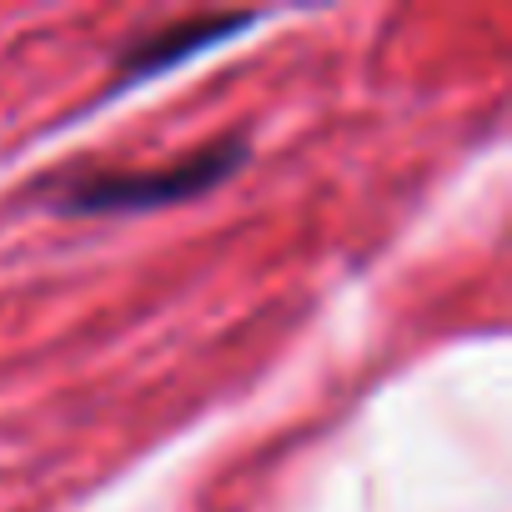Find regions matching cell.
Segmentation results:
<instances>
[{
	"instance_id": "obj_1",
	"label": "cell",
	"mask_w": 512,
	"mask_h": 512,
	"mask_svg": "<svg viewBox=\"0 0 512 512\" xmlns=\"http://www.w3.org/2000/svg\"><path fill=\"white\" fill-rule=\"evenodd\" d=\"M251 156L246 131H226L206 146H196L181 161L166 166H141V171H61L46 176L36 191L56 216H146L166 206H186L226 186Z\"/></svg>"
},
{
	"instance_id": "obj_2",
	"label": "cell",
	"mask_w": 512,
	"mask_h": 512,
	"mask_svg": "<svg viewBox=\"0 0 512 512\" xmlns=\"http://www.w3.org/2000/svg\"><path fill=\"white\" fill-rule=\"evenodd\" d=\"M262 21H267V11H206V16H181V21H171V26L141 36V41L116 61V71H111V81H106V91H101L96 101L126 96V91H136V86H146V81H156V76H166V71H176V66H191L196 56H206V51L236 41L241 31L262 26Z\"/></svg>"
}]
</instances>
